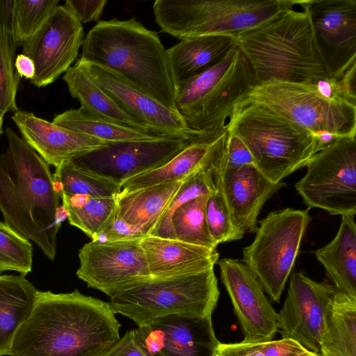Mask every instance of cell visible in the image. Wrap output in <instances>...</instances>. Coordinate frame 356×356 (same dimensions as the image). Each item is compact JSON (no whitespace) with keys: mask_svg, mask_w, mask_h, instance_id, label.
<instances>
[{"mask_svg":"<svg viewBox=\"0 0 356 356\" xmlns=\"http://www.w3.org/2000/svg\"><path fill=\"white\" fill-rule=\"evenodd\" d=\"M7 150L0 155V211L4 222L33 241L51 260L57 234L67 218L49 165L8 127Z\"/></svg>","mask_w":356,"mask_h":356,"instance_id":"7a4b0ae2","label":"cell"},{"mask_svg":"<svg viewBox=\"0 0 356 356\" xmlns=\"http://www.w3.org/2000/svg\"><path fill=\"white\" fill-rule=\"evenodd\" d=\"M227 129L243 142L254 167L273 183L306 166L323 149L313 133L245 97L235 106Z\"/></svg>","mask_w":356,"mask_h":356,"instance_id":"5b68a950","label":"cell"},{"mask_svg":"<svg viewBox=\"0 0 356 356\" xmlns=\"http://www.w3.org/2000/svg\"><path fill=\"white\" fill-rule=\"evenodd\" d=\"M209 195L206 204V220L209 234L218 246L220 243L239 240L243 234L234 227L222 189Z\"/></svg>","mask_w":356,"mask_h":356,"instance_id":"74e56055","label":"cell"},{"mask_svg":"<svg viewBox=\"0 0 356 356\" xmlns=\"http://www.w3.org/2000/svg\"><path fill=\"white\" fill-rule=\"evenodd\" d=\"M107 2V0H66L65 5L82 24L99 20Z\"/></svg>","mask_w":356,"mask_h":356,"instance_id":"b9f144b4","label":"cell"},{"mask_svg":"<svg viewBox=\"0 0 356 356\" xmlns=\"http://www.w3.org/2000/svg\"><path fill=\"white\" fill-rule=\"evenodd\" d=\"M216 264L244 336L242 342L273 340L278 331V314L257 278L238 259L223 258Z\"/></svg>","mask_w":356,"mask_h":356,"instance_id":"ac0fdd59","label":"cell"},{"mask_svg":"<svg viewBox=\"0 0 356 356\" xmlns=\"http://www.w3.org/2000/svg\"><path fill=\"white\" fill-rule=\"evenodd\" d=\"M186 178L120 193L116 200L117 215L149 235Z\"/></svg>","mask_w":356,"mask_h":356,"instance_id":"d4e9b609","label":"cell"},{"mask_svg":"<svg viewBox=\"0 0 356 356\" xmlns=\"http://www.w3.org/2000/svg\"><path fill=\"white\" fill-rule=\"evenodd\" d=\"M295 356H320V355L303 348Z\"/></svg>","mask_w":356,"mask_h":356,"instance_id":"bcb514c9","label":"cell"},{"mask_svg":"<svg viewBox=\"0 0 356 356\" xmlns=\"http://www.w3.org/2000/svg\"><path fill=\"white\" fill-rule=\"evenodd\" d=\"M256 83L248 60L234 44L219 62L175 90V108L191 129L216 136L227 130L235 106Z\"/></svg>","mask_w":356,"mask_h":356,"instance_id":"8992f818","label":"cell"},{"mask_svg":"<svg viewBox=\"0 0 356 356\" xmlns=\"http://www.w3.org/2000/svg\"><path fill=\"white\" fill-rule=\"evenodd\" d=\"M11 119L25 142L55 168L108 143L49 122L32 112L18 110Z\"/></svg>","mask_w":356,"mask_h":356,"instance_id":"44dd1931","label":"cell"},{"mask_svg":"<svg viewBox=\"0 0 356 356\" xmlns=\"http://www.w3.org/2000/svg\"><path fill=\"white\" fill-rule=\"evenodd\" d=\"M218 166L201 169L188 176L170 202L161 219L149 236L175 239L171 218L174 211L183 204L216 190L214 172Z\"/></svg>","mask_w":356,"mask_h":356,"instance_id":"836d02e7","label":"cell"},{"mask_svg":"<svg viewBox=\"0 0 356 356\" xmlns=\"http://www.w3.org/2000/svg\"><path fill=\"white\" fill-rule=\"evenodd\" d=\"M54 124L106 142L147 140L159 138L99 116L81 106L56 115Z\"/></svg>","mask_w":356,"mask_h":356,"instance_id":"f546056e","label":"cell"},{"mask_svg":"<svg viewBox=\"0 0 356 356\" xmlns=\"http://www.w3.org/2000/svg\"><path fill=\"white\" fill-rule=\"evenodd\" d=\"M215 178L222 189L232 224L243 235L256 231L264 204L285 186L283 181H270L254 165L222 166L215 172Z\"/></svg>","mask_w":356,"mask_h":356,"instance_id":"ffe728a7","label":"cell"},{"mask_svg":"<svg viewBox=\"0 0 356 356\" xmlns=\"http://www.w3.org/2000/svg\"><path fill=\"white\" fill-rule=\"evenodd\" d=\"M220 291L213 268L182 276L151 277L110 297L115 314L138 327L172 314L212 315Z\"/></svg>","mask_w":356,"mask_h":356,"instance_id":"52a82bcc","label":"cell"},{"mask_svg":"<svg viewBox=\"0 0 356 356\" xmlns=\"http://www.w3.org/2000/svg\"><path fill=\"white\" fill-rule=\"evenodd\" d=\"M59 0H16L14 36L22 45L44 24L58 6Z\"/></svg>","mask_w":356,"mask_h":356,"instance_id":"8d00e7d4","label":"cell"},{"mask_svg":"<svg viewBox=\"0 0 356 356\" xmlns=\"http://www.w3.org/2000/svg\"><path fill=\"white\" fill-rule=\"evenodd\" d=\"M104 356H154L143 345L137 331H127Z\"/></svg>","mask_w":356,"mask_h":356,"instance_id":"60d3db41","label":"cell"},{"mask_svg":"<svg viewBox=\"0 0 356 356\" xmlns=\"http://www.w3.org/2000/svg\"><path fill=\"white\" fill-rule=\"evenodd\" d=\"M144 233L122 220L115 209L99 233L92 240L99 242L141 240Z\"/></svg>","mask_w":356,"mask_h":356,"instance_id":"ab89813d","label":"cell"},{"mask_svg":"<svg viewBox=\"0 0 356 356\" xmlns=\"http://www.w3.org/2000/svg\"><path fill=\"white\" fill-rule=\"evenodd\" d=\"M295 188L308 209L331 215L356 214V138L342 137L316 153Z\"/></svg>","mask_w":356,"mask_h":356,"instance_id":"8fae6325","label":"cell"},{"mask_svg":"<svg viewBox=\"0 0 356 356\" xmlns=\"http://www.w3.org/2000/svg\"><path fill=\"white\" fill-rule=\"evenodd\" d=\"M60 199L69 223L81 229L92 240L113 213L117 197H92L75 195Z\"/></svg>","mask_w":356,"mask_h":356,"instance_id":"4dcf8cb0","label":"cell"},{"mask_svg":"<svg viewBox=\"0 0 356 356\" xmlns=\"http://www.w3.org/2000/svg\"><path fill=\"white\" fill-rule=\"evenodd\" d=\"M152 277L165 278L213 268L219 254L209 248L176 239L147 235L140 240Z\"/></svg>","mask_w":356,"mask_h":356,"instance_id":"603a6c76","label":"cell"},{"mask_svg":"<svg viewBox=\"0 0 356 356\" xmlns=\"http://www.w3.org/2000/svg\"><path fill=\"white\" fill-rule=\"evenodd\" d=\"M18 44L14 35L0 26V117L18 108L16 95L19 81L15 68Z\"/></svg>","mask_w":356,"mask_h":356,"instance_id":"e575fe53","label":"cell"},{"mask_svg":"<svg viewBox=\"0 0 356 356\" xmlns=\"http://www.w3.org/2000/svg\"><path fill=\"white\" fill-rule=\"evenodd\" d=\"M15 68L19 76L31 80L35 75V67L33 61L23 54H18L15 60Z\"/></svg>","mask_w":356,"mask_h":356,"instance_id":"f6af8a7d","label":"cell"},{"mask_svg":"<svg viewBox=\"0 0 356 356\" xmlns=\"http://www.w3.org/2000/svg\"><path fill=\"white\" fill-rule=\"evenodd\" d=\"M320 356H356V299L338 291L325 315Z\"/></svg>","mask_w":356,"mask_h":356,"instance_id":"83f0119b","label":"cell"},{"mask_svg":"<svg viewBox=\"0 0 356 356\" xmlns=\"http://www.w3.org/2000/svg\"><path fill=\"white\" fill-rule=\"evenodd\" d=\"M334 287L356 299V224L343 216L334 238L314 252Z\"/></svg>","mask_w":356,"mask_h":356,"instance_id":"484cf974","label":"cell"},{"mask_svg":"<svg viewBox=\"0 0 356 356\" xmlns=\"http://www.w3.org/2000/svg\"><path fill=\"white\" fill-rule=\"evenodd\" d=\"M16 0H0V26L14 35V15Z\"/></svg>","mask_w":356,"mask_h":356,"instance_id":"ee69618b","label":"cell"},{"mask_svg":"<svg viewBox=\"0 0 356 356\" xmlns=\"http://www.w3.org/2000/svg\"><path fill=\"white\" fill-rule=\"evenodd\" d=\"M309 211L288 207L270 212L259 221L252 243L242 250V261L275 302H280L312 220Z\"/></svg>","mask_w":356,"mask_h":356,"instance_id":"9c48e42d","label":"cell"},{"mask_svg":"<svg viewBox=\"0 0 356 356\" xmlns=\"http://www.w3.org/2000/svg\"><path fill=\"white\" fill-rule=\"evenodd\" d=\"M77 61L123 111L152 134L188 141L215 136L191 129L177 111L167 108L114 71L80 58Z\"/></svg>","mask_w":356,"mask_h":356,"instance_id":"5bb4252c","label":"cell"},{"mask_svg":"<svg viewBox=\"0 0 356 356\" xmlns=\"http://www.w3.org/2000/svg\"><path fill=\"white\" fill-rule=\"evenodd\" d=\"M158 33L134 17L99 21L87 33L80 59L118 73L176 111L167 51Z\"/></svg>","mask_w":356,"mask_h":356,"instance_id":"277c9868","label":"cell"},{"mask_svg":"<svg viewBox=\"0 0 356 356\" xmlns=\"http://www.w3.org/2000/svg\"><path fill=\"white\" fill-rule=\"evenodd\" d=\"M232 35L184 38L166 50L175 90L219 62L234 45Z\"/></svg>","mask_w":356,"mask_h":356,"instance_id":"cb8c5ba5","label":"cell"},{"mask_svg":"<svg viewBox=\"0 0 356 356\" xmlns=\"http://www.w3.org/2000/svg\"><path fill=\"white\" fill-rule=\"evenodd\" d=\"M234 42L257 83L277 80L314 85L327 78L303 1L283 0L278 11L236 34Z\"/></svg>","mask_w":356,"mask_h":356,"instance_id":"3957f363","label":"cell"},{"mask_svg":"<svg viewBox=\"0 0 356 356\" xmlns=\"http://www.w3.org/2000/svg\"><path fill=\"white\" fill-rule=\"evenodd\" d=\"M209 195L191 200L173 213L171 224L175 238L185 243L216 248L211 238L206 220V204Z\"/></svg>","mask_w":356,"mask_h":356,"instance_id":"d6a6232c","label":"cell"},{"mask_svg":"<svg viewBox=\"0 0 356 356\" xmlns=\"http://www.w3.org/2000/svg\"><path fill=\"white\" fill-rule=\"evenodd\" d=\"M78 256V277L109 297L152 277L140 240L91 241Z\"/></svg>","mask_w":356,"mask_h":356,"instance_id":"4fadbf2b","label":"cell"},{"mask_svg":"<svg viewBox=\"0 0 356 356\" xmlns=\"http://www.w3.org/2000/svg\"><path fill=\"white\" fill-rule=\"evenodd\" d=\"M337 291L326 280L316 282L300 271L293 273L283 307L277 313L282 338L319 354L325 315Z\"/></svg>","mask_w":356,"mask_h":356,"instance_id":"2e32d148","label":"cell"},{"mask_svg":"<svg viewBox=\"0 0 356 356\" xmlns=\"http://www.w3.org/2000/svg\"><path fill=\"white\" fill-rule=\"evenodd\" d=\"M37 293L25 276L0 275V356L10 355L15 334L31 315Z\"/></svg>","mask_w":356,"mask_h":356,"instance_id":"4316f807","label":"cell"},{"mask_svg":"<svg viewBox=\"0 0 356 356\" xmlns=\"http://www.w3.org/2000/svg\"><path fill=\"white\" fill-rule=\"evenodd\" d=\"M3 118L0 117V136L3 133Z\"/></svg>","mask_w":356,"mask_h":356,"instance_id":"7dc6e473","label":"cell"},{"mask_svg":"<svg viewBox=\"0 0 356 356\" xmlns=\"http://www.w3.org/2000/svg\"><path fill=\"white\" fill-rule=\"evenodd\" d=\"M53 177L55 188L60 198L75 195L117 197L122 190L120 185L79 169L70 161L56 168Z\"/></svg>","mask_w":356,"mask_h":356,"instance_id":"1f68e13d","label":"cell"},{"mask_svg":"<svg viewBox=\"0 0 356 356\" xmlns=\"http://www.w3.org/2000/svg\"><path fill=\"white\" fill-rule=\"evenodd\" d=\"M63 79L70 95L80 103L81 107L121 124L154 134L123 111L78 61L65 72Z\"/></svg>","mask_w":356,"mask_h":356,"instance_id":"f1b7e54d","label":"cell"},{"mask_svg":"<svg viewBox=\"0 0 356 356\" xmlns=\"http://www.w3.org/2000/svg\"><path fill=\"white\" fill-rule=\"evenodd\" d=\"M33 246L5 222L0 221V275L7 270L25 276L32 269Z\"/></svg>","mask_w":356,"mask_h":356,"instance_id":"d590c367","label":"cell"},{"mask_svg":"<svg viewBox=\"0 0 356 356\" xmlns=\"http://www.w3.org/2000/svg\"><path fill=\"white\" fill-rule=\"evenodd\" d=\"M229 131L211 137L191 140L163 165L134 177L122 185V193L162 183L185 179L206 168L220 165L227 158Z\"/></svg>","mask_w":356,"mask_h":356,"instance_id":"7402d4cb","label":"cell"},{"mask_svg":"<svg viewBox=\"0 0 356 356\" xmlns=\"http://www.w3.org/2000/svg\"><path fill=\"white\" fill-rule=\"evenodd\" d=\"M245 98L263 104L317 136L355 137L356 105L323 97L313 84L270 80L257 83Z\"/></svg>","mask_w":356,"mask_h":356,"instance_id":"30bf717a","label":"cell"},{"mask_svg":"<svg viewBox=\"0 0 356 356\" xmlns=\"http://www.w3.org/2000/svg\"><path fill=\"white\" fill-rule=\"evenodd\" d=\"M211 316L172 314L136 329L143 345L154 356H214L220 341Z\"/></svg>","mask_w":356,"mask_h":356,"instance_id":"d6986e66","label":"cell"},{"mask_svg":"<svg viewBox=\"0 0 356 356\" xmlns=\"http://www.w3.org/2000/svg\"><path fill=\"white\" fill-rule=\"evenodd\" d=\"M327 77L356 63V1H303Z\"/></svg>","mask_w":356,"mask_h":356,"instance_id":"e0dca14e","label":"cell"},{"mask_svg":"<svg viewBox=\"0 0 356 356\" xmlns=\"http://www.w3.org/2000/svg\"><path fill=\"white\" fill-rule=\"evenodd\" d=\"M229 134L227 168L254 165L252 156L246 145L235 134L229 131Z\"/></svg>","mask_w":356,"mask_h":356,"instance_id":"7bdbcfd3","label":"cell"},{"mask_svg":"<svg viewBox=\"0 0 356 356\" xmlns=\"http://www.w3.org/2000/svg\"><path fill=\"white\" fill-rule=\"evenodd\" d=\"M300 343L288 339L260 343H219L214 356H295L302 348Z\"/></svg>","mask_w":356,"mask_h":356,"instance_id":"f35d334b","label":"cell"},{"mask_svg":"<svg viewBox=\"0 0 356 356\" xmlns=\"http://www.w3.org/2000/svg\"><path fill=\"white\" fill-rule=\"evenodd\" d=\"M283 0H156L152 8L163 32L179 40L235 35L278 11Z\"/></svg>","mask_w":356,"mask_h":356,"instance_id":"ba28073f","label":"cell"},{"mask_svg":"<svg viewBox=\"0 0 356 356\" xmlns=\"http://www.w3.org/2000/svg\"><path fill=\"white\" fill-rule=\"evenodd\" d=\"M108 302L81 293L38 291L29 317L16 332L10 356H104L120 339Z\"/></svg>","mask_w":356,"mask_h":356,"instance_id":"6da1fadb","label":"cell"},{"mask_svg":"<svg viewBox=\"0 0 356 356\" xmlns=\"http://www.w3.org/2000/svg\"><path fill=\"white\" fill-rule=\"evenodd\" d=\"M188 142L175 138L108 142L69 161L79 169L121 186L134 177L163 165Z\"/></svg>","mask_w":356,"mask_h":356,"instance_id":"7c38bea8","label":"cell"},{"mask_svg":"<svg viewBox=\"0 0 356 356\" xmlns=\"http://www.w3.org/2000/svg\"><path fill=\"white\" fill-rule=\"evenodd\" d=\"M84 41L82 24L65 5L58 6L42 26L22 46V54L34 63L31 83L44 87L65 72Z\"/></svg>","mask_w":356,"mask_h":356,"instance_id":"9a60e30c","label":"cell"}]
</instances>
